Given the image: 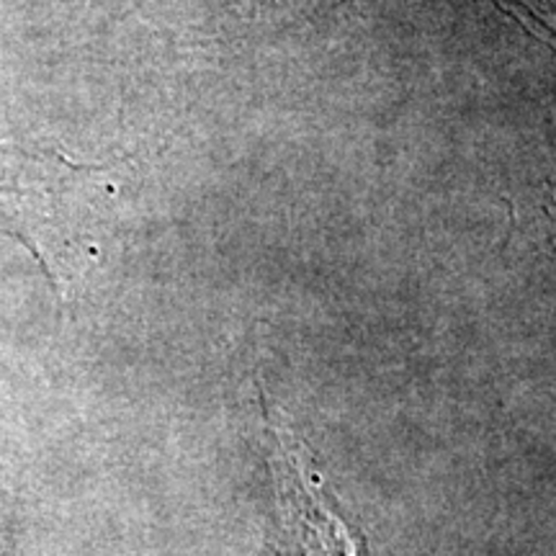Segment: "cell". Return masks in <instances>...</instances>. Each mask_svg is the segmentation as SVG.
<instances>
[{
	"label": "cell",
	"mask_w": 556,
	"mask_h": 556,
	"mask_svg": "<svg viewBox=\"0 0 556 556\" xmlns=\"http://www.w3.org/2000/svg\"><path fill=\"white\" fill-rule=\"evenodd\" d=\"M268 426L276 446L274 469L281 518L296 552L302 556H358L361 539L325 500L317 471H312L309 451L270 415Z\"/></svg>",
	"instance_id": "1"
}]
</instances>
